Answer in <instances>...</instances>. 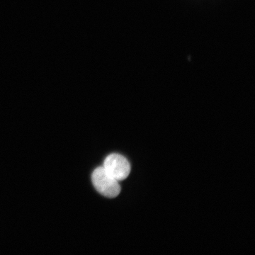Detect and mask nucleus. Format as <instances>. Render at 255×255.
<instances>
[{
    "instance_id": "obj_2",
    "label": "nucleus",
    "mask_w": 255,
    "mask_h": 255,
    "mask_svg": "<svg viewBox=\"0 0 255 255\" xmlns=\"http://www.w3.org/2000/svg\"><path fill=\"white\" fill-rule=\"evenodd\" d=\"M103 167L107 173L119 182L127 179L130 172L128 161L119 154H111L107 157L104 162Z\"/></svg>"
},
{
    "instance_id": "obj_1",
    "label": "nucleus",
    "mask_w": 255,
    "mask_h": 255,
    "mask_svg": "<svg viewBox=\"0 0 255 255\" xmlns=\"http://www.w3.org/2000/svg\"><path fill=\"white\" fill-rule=\"evenodd\" d=\"M92 181L96 190L106 197H117L120 194L119 181L107 173L103 167H98L94 171Z\"/></svg>"
}]
</instances>
